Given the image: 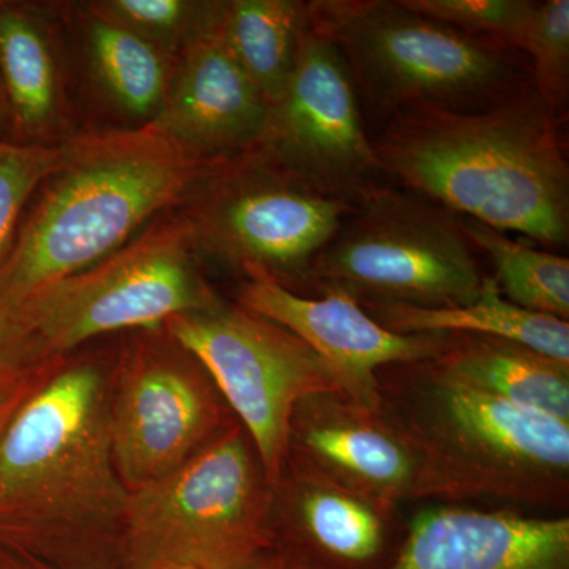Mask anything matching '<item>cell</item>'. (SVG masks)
<instances>
[{"label":"cell","mask_w":569,"mask_h":569,"mask_svg":"<svg viewBox=\"0 0 569 569\" xmlns=\"http://www.w3.org/2000/svg\"><path fill=\"white\" fill-rule=\"evenodd\" d=\"M111 373L69 361L0 436V545L62 569H121L129 490L112 459Z\"/></svg>","instance_id":"1"},{"label":"cell","mask_w":569,"mask_h":569,"mask_svg":"<svg viewBox=\"0 0 569 569\" xmlns=\"http://www.w3.org/2000/svg\"><path fill=\"white\" fill-rule=\"evenodd\" d=\"M561 116L531 82L473 111L391 118L373 142L381 174L462 219L546 247L569 241V162Z\"/></svg>","instance_id":"2"},{"label":"cell","mask_w":569,"mask_h":569,"mask_svg":"<svg viewBox=\"0 0 569 569\" xmlns=\"http://www.w3.org/2000/svg\"><path fill=\"white\" fill-rule=\"evenodd\" d=\"M0 261V301L84 271L153 217L192 197L227 159H208L153 122L77 134Z\"/></svg>","instance_id":"3"},{"label":"cell","mask_w":569,"mask_h":569,"mask_svg":"<svg viewBox=\"0 0 569 569\" xmlns=\"http://www.w3.org/2000/svg\"><path fill=\"white\" fill-rule=\"evenodd\" d=\"M380 415L417 460L410 500L569 505V425L452 377L432 359L377 372Z\"/></svg>","instance_id":"4"},{"label":"cell","mask_w":569,"mask_h":569,"mask_svg":"<svg viewBox=\"0 0 569 569\" xmlns=\"http://www.w3.org/2000/svg\"><path fill=\"white\" fill-rule=\"evenodd\" d=\"M310 20L342 51L358 92L380 114L473 111L518 91L512 48L429 20L391 0H318Z\"/></svg>","instance_id":"5"},{"label":"cell","mask_w":569,"mask_h":569,"mask_svg":"<svg viewBox=\"0 0 569 569\" xmlns=\"http://www.w3.org/2000/svg\"><path fill=\"white\" fill-rule=\"evenodd\" d=\"M274 541V493L233 418L189 462L129 493L121 569H244Z\"/></svg>","instance_id":"6"},{"label":"cell","mask_w":569,"mask_h":569,"mask_svg":"<svg viewBox=\"0 0 569 569\" xmlns=\"http://www.w3.org/2000/svg\"><path fill=\"white\" fill-rule=\"evenodd\" d=\"M485 277L459 216L402 187L377 186L318 254L309 283L358 301L438 309L477 301Z\"/></svg>","instance_id":"7"},{"label":"cell","mask_w":569,"mask_h":569,"mask_svg":"<svg viewBox=\"0 0 569 569\" xmlns=\"http://www.w3.org/2000/svg\"><path fill=\"white\" fill-rule=\"evenodd\" d=\"M186 217L157 220L99 263L18 301L51 358L93 337L156 329L168 318L211 309L222 299L198 271Z\"/></svg>","instance_id":"8"},{"label":"cell","mask_w":569,"mask_h":569,"mask_svg":"<svg viewBox=\"0 0 569 569\" xmlns=\"http://www.w3.org/2000/svg\"><path fill=\"white\" fill-rule=\"evenodd\" d=\"M183 212L197 253L239 271L261 268L309 283V271L356 203L291 174L261 149L223 160Z\"/></svg>","instance_id":"9"},{"label":"cell","mask_w":569,"mask_h":569,"mask_svg":"<svg viewBox=\"0 0 569 569\" xmlns=\"http://www.w3.org/2000/svg\"><path fill=\"white\" fill-rule=\"evenodd\" d=\"M163 328L208 370L274 488L295 407L306 397L343 395L335 370L293 332L238 302L168 318Z\"/></svg>","instance_id":"10"},{"label":"cell","mask_w":569,"mask_h":569,"mask_svg":"<svg viewBox=\"0 0 569 569\" xmlns=\"http://www.w3.org/2000/svg\"><path fill=\"white\" fill-rule=\"evenodd\" d=\"M234 415L203 365L163 326L142 329L111 373L112 459L133 492L173 473Z\"/></svg>","instance_id":"11"},{"label":"cell","mask_w":569,"mask_h":569,"mask_svg":"<svg viewBox=\"0 0 569 569\" xmlns=\"http://www.w3.org/2000/svg\"><path fill=\"white\" fill-rule=\"evenodd\" d=\"M258 149L340 200L358 203L377 187L381 171L358 88L342 51L312 20L287 89L269 107Z\"/></svg>","instance_id":"12"},{"label":"cell","mask_w":569,"mask_h":569,"mask_svg":"<svg viewBox=\"0 0 569 569\" xmlns=\"http://www.w3.org/2000/svg\"><path fill=\"white\" fill-rule=\"evenodd\" d=\"M241 274L236 302L299 337L335 370L343 395L367 410L380 411L378 370L436 358L447 343V335L389 331L347 291L326 288L312 298L254 266Z\"/></svg>","instance_id":"13"},{"label":"cell","mask_w":569,"mask_h":569,"mask_svg":"<svg viewBox=\"0 0 569 569\" xmlns=\"http://www.w3.org/2000/svg\"><path fill=\"white\" fill-rule=\"evenodd\" d=\"M220 2L208 11L176 59L173 80L153 123L208 159L260 148L269 103L224 47Z\"/></svg>","instance_id":"14"},{"label":"cell","mask_w":569,"mask_h":569,"mask_svg":"<svg viewBox=\"0 0 569 569\" xmlns=\"http://www.w3.org/2000/svg\"><path fill=\"white\" fill-rule=\"evenodd\" d=\"M385 569H569V518L433 505L408 522Z\"/></svg>","instance_id":"15"},{"label":"cell","mask_w":569,"mask_h":569,"mask_svg":"<svg viewBox=\"0 0 569 569\" xmlns=\"http://www.w3.org/2000/svg\"><path fill=\"white\" fill-rule=\"evenodd\" d=\"M288 456L389 507L410 500L417 477V460L380 411L339 392L306 397L295 407Z\"/></svg>","instance_id":"16"},{"label":"cell","mask_w":569,"mask_h":569,"mask_svg":"<svg viewBox=\"0 0 569 569\" xmlns=\"http://www.w3.org/2000/svg\"><path fill=\"white\" fill-rule=\"evenodd\" d=\"M274 493L276 546L326 569H385L396 507L351 492L288 456Z\"/></svg>","instance_id":"17"},{"label":"cell","mask_w":569,"mask_h":569,"mask_svg":"<svg viewBox=\"0 0 569 569\" xmlns=\"http://www.w3.org/2000/svg\"><path fill=\"white\" fill-rule=\"evenodd\" d=\"M441 369L471 387L569 425V365L497 337L447 335Z\"/></svg>","instance_id":"18"},{"label":"cell","mask_w":569,"mask_h":569,"mask_svg":"<svg viewBox=\"0 0 569 569\" xmlns=\"http://www.w3.org/2000/svg\"><path fill=\"white\" fill-rule=\"evenodd\" d=\"M0 84L18 142L51 144L63 123L58 63L43 22L17 3L0 2Z\"/></svg>","instance_id":"19"},{"label":"cell","mask_w":569,"mask_h":569,"mask_svg":"<svg viewBox=\"0 0 569 569\" xmlns=\"http://www.w3.org/2000/svg\"><path fill=\"white\" fill-rule=\"evenodd\" d=\"M378 325L396 335H471L497 337L569 365V323L511 305L486 276L477 301L425 309L392 302L358 301Z\"/></svg>","instance_id":"20"},{"label":"cell","mask_w":569,"mask_h":569,"mask_svg":"<svg viewBox=\"0 0 569 569\" xmlns=\"http://www.w3.org/2000/svg\"><path fill=\"white\" fill-rule=\"evenodd\" d=\"M309 28V2L231 0L219 6L224 47L269 107L287 89Z\"/></svg>","instance_id":"21"},{"label":"cell","mask_w":569,"mask_h":569,"mask_svg":"<svg viewBox=\"0 0 569 569\" xmlns=\"http://www.w3.org/2000/svg\"><path fill=\"white\" fill-rule=\"evenodd\" d=\"M89 18V50L104 91L123 111L152 122L167 100L178 56L111 22Z\"/></svg>","instance_id":"22"},{"label":"cell","mask_w":569,"mask_h":569,"mask_svg":"<svg viewBox=\"0 0 569 569\" xmlns=\"http://www.w3.org/2000/svg\"><path fill=\"white\" fill-rule=\"evenodd\" d=\"M462 228L473 249L496 269L492 277L505 299L529 312L568 321V258L533 249L473 220L462 219Z\"/></svg>","instance_id":"23"},{"label":"cell","mask_w":569,"mask_h":569,"mask_svg":"<svg viewBox=\"0 0 569 569\" xmlns=\"http://www.w3.org/2000/svg\"><path fill=\"white\" fill-rule=\"evenodd\" d=\"M519 51L530 56V82L550 110L563 116L569 93V2H537Z\"/></svg>","instance_id":"24"},{"label":"cell","mask_w":569,"mask_h":569,"mask_svg":"<svg viewBox=\"0 0 569 569\" xmlns=\"http://www.w3.org/2000/svg\"><path fill=\"white\" fill-rule=\"evenodd\" d=\"M63 144H24L0 137V261L9 253L29 200L62 162Z\"/></svg>","instance_id":"25"},{"label":"cell","mask_w":569,"mask_h":569,"mask_svg":"<svg viewBox=\"0 0 569 569\" xmlns=\"http://www.w3.org/2000/svg\"><path fill=\"white\" fill-rule=\"evenodd\" d=\"M429 20L519 51L537 2L530 0H400Z\"/></svg>","instance_id":"26"},{"label":"cell","mask_w":569,"mask_h":569,"mask_svg":"<svg viewBox=\"0 0 569 569\" xmlns=\"http://www.w3.org/2000/svg\"><path fill=\"white\" fill-rule=\"evenodd\" d=\"M208 7L209 2L187 0H102L89 3L88 13L178 56Z\"/></svg>","instance_id":"27"},{"label":"cell","mask_w":569,"mask_h":569,"mask_svg":"<svg viewBox=\"0 0 569 569\" xmlns=\"http://www.w3.org/2000/svg\"><path fill=\"white\" fill-rule=\"evenodd\" d=\"M18 302L0 301V387L54 361Z\"/></svg>","instance_id":"28"},{"label":"cell","mask_w":569,"mask_h":569,"mask_svg":"<svg viewBox=\"0 0 569 569\" xmlns=\"http://www.w3.org/2000/svg\"><path fill=\"white\" fill-rule=\"evenodd\" d=\"M67 358H69V356H67ZM63 359L66 358L54 359V361L39 367V369L33 370V372L28 373V376L17 378V380L0 387V436H2L7 425H9L14 411H17L21 403L40 387L41 381L50 376L56 367L61 365Z\"/></svg>","instance_id":"29"},{"label":"cell","mask_w":569,"mask_h":569,"mask_svg":"<svg viewBox=\"0 0 569 569\" xmlns=\"http://www.w3.org/2000/svg\"><path fill=\"white\" fill-rule=\"evenodd\" d=\"M244 569H326L316 561L299 556L293 550L284 549L282 546H272L271 549L261 553Z\"/></svg>","instance_id":"30"},{"label":"cell","mask_w":569,"mask_h":569,"mask_svg":"<svg viewBox=\"0 0 569 569\" xmlns=\"http://www.w3.org/2000/svg\"><path fill=\"white\" fill-rule=\"evenodd\" d=\"M0 569H62L20 549L0 545Z\"/></svg>","instance_id":"31"},{"label":"cell","mask_w":569,"mask_h":569,"mask_svg":"<svg viewBox=\"0 0 569 569\" xmlns=\"http://www.w3.org/2000/svg\"><path fill=\"white\" fill-rule=\"evenodd\" d=\"M7 122H9V111H7L6 97H3L2 84H0V132H2ZM0 137H2V133H0Z\"/></svg>","instance_id":"32"},{"label":"cell","mask_w":569,"mask_h":569,"mask_svg":"<svg viewBox=\"0 0 569 569\" xmlns=\"http://www.w3.org/2000/svg\"><path fill=\"white\" fill-rule=\"evenodd\" d=\"M168 569H204V568H198V567H173Z\"/></svg>","instance_id":"33"}]
</instances>
